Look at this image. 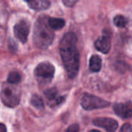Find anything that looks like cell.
<instances>
[{"mask_svg":"<svg viewBox=\"0 0 132 132\" xmlns=\"http://www.w3.org/2000/svg\"><path fill=\"white\" fill-rule=\"evenodd\" d=\"M102 61L99 56L93 55L90 59L89 67L92 72H99L101 69Z\"/></svg>","mask_w":132,"mask_h":132,"instance_id":"13","label":"cell"},{"mask_svg":"<svg viewBox=\"0 0 132 132\" xmlns=\"http://www.w3.org/2000/svg\"><path fill=\"white\" fill-rule=\"evenodd\" d=\"M120 132H132L131 126L129 124H125L121 127Z\"/></svg>","mask_w":132,"mask_h":132,"instance_id":"18","label":"cell"},{"mask_svg":"<svg viewBox=\"0 0 132 132\" xmlns=\"http://www.w3.org/2000/svg\"><path fill=\"white\" fill-rule=\"evenodd\" d=\"M31 104L38 110H42L44 108V103L42 97L38 94H33L30 99Z\"/></svg>","mask_w":132,"mask_h":132,"instance_id":"14","label":"cell"},{"mask_svg":"<svg viewBox=\"0 0 132 132\" xmlns=\"http://www.w3.org/2000/svg\"><path fill=\"white\" fill-rule=\"evenodd\" d=\"M114 23L115 24L116 26L123 28L127 25V19L125 16L121 15H117L114 18Z\"/></svg>","mask_w":132,"mask_h":132,"instance_id":"16","label":"cell"},{"mask_svg":"<svg viewBox=\"0 0 132 132\" xmlns=\"http://www.w3.org/2000/svg\"><path fill=\"white\" fill-rule=\"evenodd\" d=\"M90 132H101L100 131H98V130H91Z\"/></svg>","mask_w":132,"mask_h":132,"instance_id":"21","label":"cell"},{"mask_svg":"<svg viewBox=\"0 0 132 132\" xmlns=\"http://www.w3.org/2000/svg\"><path fill=\"white\" fill-rule=\"evenodd\" d=\"M115 114L122 118H130L132 117V102L118 103L114 105Z\"/></svg>","mask_w":132,"mask_h":132,"instance_id":"7","label":"cell"},{"mask_svg":"<svg viewBox=\"0 0 132 132\" xmlns=\"http://www.w3.org/2000/svg\"><path fill=\"white\" fill-rule=\"evenodd\" d=\"M20 81H21V76L18 72L12 71V72L9 73L8 78H7V82L9 84H12V85H15V84H19Z\"/></svg>","mask_w":132,"mask_h":132,"instance_id":"15","label":"cell"},{"mask_svg":"<svg viewBox=\"0 0 132 132\" xmlns=\"http://www.w3.org/2000/svg\"><path fill=\"white\" fill-rule=\"evenodd\" d=\"M29 23L26 20H20L14 26V35L21 43H26L29 33Z\"/></svg>","mask_w":132,"mask_h":132,"instance_id":"6","label":"cell"},{"mask_svg":"<svg viewBox=\"0 0 132 132\" xmlns=\"http://www.w3.org/2000/svg\"><path fill=\"white\" fill-rule=\"evenodd\" d=\"M93 123L94 125L97 127L106 129L107 132H115L118 127L117 121L111 119V118H99L94 119L93 121Z\"/></svg>","mask_w":132,"mask_h":132,"instance_id":"8","label":"cell"},{"mask_svg":"<svg viewBox=\"0 0 132 132\" xmlns=\"http://www.w3.org/2000/svg\"><path fill=\"white\" fill-rule=\"evenodd\" d=\"M26 3L29 6L30 9L40 11V10H45L50 8V2L47 0H31L27 1Z\"/></svg>","mask_w":132,"mask_h":132,"instance_id":"11","label":"cell"},{"mask_svg":"<svg viewBox=\"0 0 132 132\" xmlns=\"http://www.w3.org/2000/svg\"><path fill=\"white\" fill-rule=\"evenodd\" d=\"M77 2V1H76V0H63V3L67 7H72Z\"/></svg>","mask_w":132,"mask_h":132,"instance_id":"19","label":"cell"},{"mask_svg":"<svg viewBox=\"0 0 132 132\" xmlns=\"http://www.w3.org/2000/svg\"><path fill=\"white\" fill-rule=\"evenodd\" d=\"M79 131V125L77 124H73L70 125L66 132H78Z\"/></svg>","mask_w":132,"mask_h":132,"instance_id":"17","label":"cell"},{"mask_svg":"<svg viewBox=\"0 0 132 132\" xmlns=\"http://www.w3.org/2000/svg\"><path fill=\"white\" fill-rule=\"evenodd\" d=\"M44 95L46 97L49 104L53 107L55 105H59L64 101V97L57 95V90L56 87H52L46 90L44 92Z\"/></svg>","mask_w":132,"mask_h":132,"instance_id":"10","label":"cell"},{"mask_svg":"<svg viewBox=\"0 0 132 132\" xmlns=\"http://www.w3.org/2000/svg\"><path fill=\"white\" fill-rule=\"evenodd\" d=\"M48 25L52 30H59L63 28L65 26V21L60 18H53L50 17L47 20Z\"/></svg>","mask_w":132,"mask_h":132,"instance_id":"12","label":"cell"},{"mask_svg":"<svg viewBox=\"0 0 132 132\" xmlns=\"http://www.w3.org/2000/svg\"><path fill=\"white\" fill-rule=\"evenodd\" d=\"M0 97L2 103L9 108H14L19 104L20 91L18 87L9 83L4 84L2 87Z\"/></svg>","mask_w":132,"mask_h":132,"instance_id":"3","label":"cell"},{"mask_svg":"<svg viewBox=\"0 0 132 132\" xmlns=\"http://www.w3.org/2000/svg\"><path fill=\"white\" fill-rule=\"evenodd\" d=\"M80 104L84 109L91 111L94 109L107 108L110 105V103L97 96L89 94H84L80 100Z\"/></svg>","mask_w":132,"mask_h":132,"instance_id":"5","label":"cell"},{"mask_svg":"<svg viewBox=\"0 0 132 132\" xmlns=\"http://www.w3.org/2000/svg\"><path fill=\"white\" fill-rule=\"evenodd\" d=\"M77 37L73 32H67L60 43V53L68 77H77L80 67V54L77 47Z\"/></svg>","mask_w":132,"mask_h":132,"instance_id":"1","label":"cell"},{"mask_svg":"<svg viewBox=\"0 0 132 132\" xmlns=\"http://www.w3.org/2000/svg\"><path fill=\"white\" fill-rule=\"evenodd\" d=\"M95 47L96 49L103 53H108L111 50V36L106 32H104L103 36L99 37L95 42Z\"/></svg>","mask_w":132,"mask_h":132,"instance_id":"9","label":"cell"},{"mask_svg":"<svg viewBox=\"0 0 132 132\" xmlns=\"http://www.w3.org/2000/svg\"><path fill=\"white\" fill-rule=\"evenodd\" d=\"M0 132H7L6 127L2 123H0Z\"/></svg>","mask_w":132,"mask_h":132,"instance_id":"20","label":"cell"},{"mask_svg":"<svg viewBox=\"0 0 132 132\" xmlns=\"http://www.w3.org/2000/svg\"><path fill=\"white\" fill-rule=\"evenodd\" d=\"M55 68L49 62H42L39 63L34 70V75L39 84L46 85L50 83L54 77Z\"/></svg>","mask_w":132,"mask_h":132,"instance_id":"4","label":"cell"},{"mask_svg":"<svg viewBox=\"0 0 132 132\" xmlns=\"http://www.w3.org/2000/svg\"><path fill=\"white\" fill-rule=\"evenodd\" d=\"M48 18L46 15L39 16L34 26L33 42L35 46L39 49L48 48L54 39V33L47 22Z\"/></svg>","mask_w":132,"mask_h":132,"instance_id":"2","label":"cell"}]
</instances>
